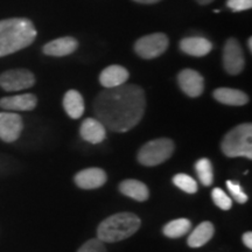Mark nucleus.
Wrapping results in <instances>:
<instances>
[{
    "instance_id": "obj_1",
    "label": "nucleus",
    "mask_w": 252,
    "mask_h": 252,
    "mask_svg": "<svg viewBox=\"0 0 252 252\" xmlns=\"http://www.w3.org/2000/svg\"><path fill=\"white\" fill-rule=\"evenodd\" d=\"M146 109L145 93L135 84H122L100 91L94 102L96 118L105 128L123 133L139 124Z\"/></svg>"
},
{
    "instance_id": "obj_2",
    "label": "nucleus",
    "mask_w": 252,
    "mask_h": 252,
    "mask_svg": "<svg viewBox=\"0 0 252 252\" xmlns=\"http://www.w3.org/2000/svg\"><path fill=\"white\" fill-rule=\"evenodd\" d=\"M35 37L36 30L30 19L0 20V58L26 48L34 42Z\"/></svg>"
},
{
    "instance_id": "obj_3",
    "label": "nucleus",
    "mask_w": 252,
    "mask_h": 252,
    "mask_svg": "<svg viewBox=\"0 0 252 252\" xmlns=\"http://www.w3.org/2000/svg\"><path fill=\"white\" fill-rule=\"evenodd\" d=\"M141 225L139 217L132 213H118L105 219L97 228V238L103 243H116L131 237Z\"/></svg>"
},
{
    "instance_id": "obj_4",
    "label": "nucleus",
    "mask_w": 252,
    "mask_h": 252,
    "mask_svg": "<svg viewBox=\"0 0 252 252\" xmlns=\"http://www.w3.org/2000/svg\"><path fill=\"white\" fill-rule=\"evenodd\" d=\"M222 152L229 158L252 159V125L244 123L229 131L220 144Z\"/></svg>"
},
{
    "instance_id": "obj_5",
    "label": "nucleus",
    "mask_w": 252,
    "mask_h": 252,
    "mask_svg": "<svg viewBox=\"0 0 252 252\" xmlns=\"http://www.w3.org/2000/svg\"><path fill=\"white\" fill-rule=\"evenodd\" d=\"M174 152V143L168 138L151 140L141 147L138 153V161L144 166H158L165 162Z\"/></svg>"
},
{
    "instance_id": "obj_6",
    "label": "nucleus",
    "mask_w": 252,
    "mask_h": 252,
    "mask_svg": "<svg viewBox=\"0 0 252 252\" xmlns=\"http://www.w3.org/2000/svg\"><path fill=\"white\" fill-rule=\"evenodd\" d=\"M169 40L166 34L154 33L140 37L135 42L134 50L141 59L152 60L159 58L168 48Z\"/></svg>"
},
{
    "instance_id": "obj_7",
    "label": "nucleus",
    "mask_w": 252,
    "mask_h": 252,
    "mask_svg": "<svg viewBox=\"0 0 252 252\" xmlns=\"http://www.w3.org/2000/svg\"><path fill=\"white\" fill-rule=\"evenodd\" d=\"M223 65L229 75L241 74L245 67L244 52L235 37L226 40L223 49Z\"/></svg>"
},
{
    "instance_id": "obj_8",
    "label": "nucleus",
    "mask_w": 252,
    "mask_h": 252,
    "mask_svg": "<svg viewBox=\"0 0 252 252\" xmlns=\"http://www.w3.org/2000/svg\"><path fill=\"white\" fill-rule=\"evenodd\" d=\"M35 77L27 69H13L0 75V87L5 91H20L33 87Z\"/></svg>"
},
{
    "instance_id": "obj_9",
    "label": "nucleus",
    "mask_w": 252,
    "mask_h": 252,
    "mask_svg": "<svg viewBox=\"0 0 252 252\" xmlns=\"http://www.w3.org/2000/svg\"><path fill=\"white\" fill-rule=\"evenodd\" d=\"M24 128L23 118L15 112H0V139L13 143L20 137Z\"/></svg>"
},
{
    "instance_id": "obj_10",
    "label": "nucleus",
    "mask_w": 252,
    "mask_h": 252,
    "mask_svg": "<svg viewBox=\"0 0 252 252\" xmlns=\"http://www.w3.org/2000/svg\"><path fill=\"white\" fill-rule=\"evenodd\" d=\"M180 89L189 97L201 96L204 89V81L202 75L194 69H184L178 76Z\"/></svg>"
},
{
    "instance_id": "obj_11",
    "label": "nucleus",
    "mask_w": 252,
    "mask_h": 252,
    "mask_svg": "<svg viewBox=\"0 0 252 252\" xmlns=\"http://www.w3.org/2000/svg\"><path fill=\"white\" fill-rule=\"evenodd\" d=\"M36 104L37 98L33 94H17L0 99V108L6 111H32L35 109Z\"/></svg>"
},
{
    "instance_id": "obj_12",
    "label": "nucleus",
    "mask_w": 252,
    "mask_h": 252,
    "mask_svg": "<svg viewBox=\"0 0 252 252\" xmlns=\"http://www.w3.org/2000/svg\"><path fill=\"white\" fill-rule=\"evenodd\" d=\"M108 180L105 171L102 168H87L78 172L75 182L82 189H96L102 187Z\"/></svg>"
},
{
    "instance_id": "obj_13",
    "label": "nucleus",
    "mask_w": 252,
    "mask_h": 252,
    "mask_svg": "<svg viewBox=\"0 0 252 252\" xmlns=\"http://www.w3.org/2000/svg\"><path fill=\"white\" fill-rule=\"evenodd\" d=\"M78 48V41L72 36H63L55 39L43 46V53L46 55L61 58L70 55Z\"/></svg>"
},
{
    "instance_id": "obj_14",
    "label": "nucleus",
    "mask_w": 252,
    "mask_h": 252,
    "mask_svg": "<svg viewBox=\"0 0 252 252\" xmlns=\"http://www.w3.org/2000/svg\"><path fill=\"white\" fill-rule=\"evenodd\" d=\"M82 139L90 144H99L105 139L106 128L97 118H87L80 127Z\"/></svg>"
},
{
    "instance_id": "obj_15",
    "label": "nucleus",
    "mask_w": 252,
    "mask_h": 252,
    "mask_svg": "<svg viewBox=\"0 0 252 252\" xmlns=\"http://www.w3.org/2000/svg\"><path fill=\"white\" fill-rule=\"evenodd\" d=\"M180 49L187 55L202 58V56H206L212 52L213 45L206 37L191 36L185 37L180 41Z\"/></svg>"
},
{
    "instance_id": "obj_16",
    "label": "nucleus",
    "mask_w": 252,
    "mask_h": 252,
    "mask_svg": "<svg viewBox=\"0 0 252 252\" xmlns=\"http://www.w3.org/2000/svg\"><path fill=\"white\" fill-rule=\"evenodd\" d=\"M128 76L130 74L126 70V68L118 64H112L100 72L99 82L105 89H109V88H116L125 84L128 80Z\"/></svg>"
},
{
    "instance_id": "obj_17",
    "label": "nucleus",
    "mask_w": 252,
    "mask_h": 252,
    "mask_svg": "<svg viewBox=\"0 0 252 252\" xmlns=\"http://www.w3.org/2000/svg\"><path fill=\"white\" fill-rule=\"evenodd\" d=\"M214 98L225 105L242 106L249 102L248 94L243 91L231 88H219L214 91Z\"/></svg>"
},
{
    "instance_id": "obj_18",
    "label": "nucleus",
    "mask_w": 252,
    "mask_h": 252,
    "mask_svg": "<svg viewBox=\"0 0 252 252\" xmlns=\"http://www.w3.org/2000/svg\"><path fill=\"white\" fill-rule=\"evenodd\" d=\"M119 190L125 196L133 198L135 201L144 202L150 196V191L147 186L143 182L134 180V179H127L121 182L119 185Z\"/></svg>"
},
{
    "instance_id": "obj_19",
    "label": "nucleus",
    "mask_w": 252,
    "mask_h": 252,
    "mask_svg": "<svg viewBox=\"0 0 252 252\" xmlns=\"http://www.w3.org/2000/svg\"><path fill=\"white\" fill-rule=\"evenodd\" d=\"M214 232H215V229L212 222L206 220V222L200 223L188 237V245L190 248L203 247L213 238Z\"/></svg>"
},
{
    "instance_id": "obj_20",
    "label": "nucleus",
    "mask_w": 252,
    "mask_h": 252,
    "mask_svg": "<svg viewBox=\"0 0 252 252\" xmlns=\"http://www.w3.org/2000/svg\"><path fill=\"white\" fill-rule=\"evenodd\" d=\"M63 108L70 118H81L84 113V100L82 94L76 90L67 91L63 98Z\"/></svg>"
},
{
    "instance_id": "obj_21",
    "label": "nucleus",
    "mask_w": 252,
    "mask_h": 252,
    "mask_svg": "<svg viewBox=\"0 0 252 252\" xmlns=\"http://www.w3.org/2000/svg\"><path fill=\"white\" fill-rule=\"evenodd\" d=\"M191 228V222L187 219H178L171 220L163 226L162 232L168 238H179L185 236Z\"/></svg>"
},
{
    "instance_id": "obj_22",
    "label": "nucleus",
    "mask_w": 252,
    "mask_h": 252,
    "mask_svg": "<svg viewBox=\"0 0 252 252\" xmlns=\"http://www.w3.org/2000/svg\"><path fill=\"white\" fill-rule=\"evenodd\" d=\"M195 171L197 173L198 179H200L201 184L203 186H212L214 181V174H213V165L210 162L209 159H203L197 160L195 163Z\"/></svg>"
},
{
    "instance_id": "obj_23",
    "label": "nucleus",
    "mask_w": 252,
    "mask_h": 252,
    "mask_svg": "<svg viewBox=\"0 0 252 252\" xmlns=\"http://www.w3.org/2000/svg\"><path fill=\"white\" fill-rule=\"evenodd\" d=\"M173 184H174L176 187L181 190L186 191L188 194H194L197 191V184L196 181L194 180L191 176L187 174H176L174 178H173Z\"/></svg>"
},
{
    "instance_id": "obj_24",
    "label": "nucleus",
    "mask_w": 252,
    "mask_h": 252,
    "mask_svg": "<svg viewBox=\"0 0 252 252\" xmlns=\"http://www.w3.org/2000/svg\"><path fill=\"white\" fill-rule=\"evenodd\" d=\"M212 197L214 202L220 209L222 210H229L232 207V201L228 195L224 193V190L220 188H214L212 191Z\"/></svg>"
},
{
    "instance_id": "obj_25",
    "label": "nucleus",
    "mask_w": 252,
    "mask_h": 252,
    "mask_svg": "<svg viewBox=\"0 0 252 252\" xmlns=\"http://www.w3.org/2000/svg\"><path fill=\"white\" fill-rule=\"evenodd\" d=\"M226 187H228L230 194L232 195V197L237 201L238 203H245L248 201V195L243 191V188L241 187V185L238 182L228 180L226 181Z\"/></svg>"
},
{
    "instance_id": "obj_26",
    "label": "nucleus",
    "mask_w": 252,
    "mask_h": 252,
    "mask_svg": "<svg viewBox=\"0 0 252 252\" xmlns=\"http://www.w3.org/2000/svg\"><path fill=\"white\" fill-rule=\"evenodd\" d=\"M77 252H106L105 245L98 238H93L86 242Z\"/></svg>"
},
{
    "instance_id": "obj_27",
    "label": "nucleus",
    "mask_w": 252,
    "mask_h": 252,
    "mask_svg": "<svg viewBox=\"0 0 252 252\" xmlns=\"http://www.w3.org/2000/svg\"><path fill=\"white\" fill-rule=\"evenodd\" d=\"M226 6L234 12H242L252 7V0H228Z\"/></svg>"
},
{
    "instance_id": "obj_28",
    "label": "nucleus",
    "mask_w": 252,
    "mask_h": 252,
    "mask_svg": "<svg viewBox=\"0 0 252 252\" xmlns=\"http://www.w3.org/2000/svg\"><path fill=\"white\" fill-rule=\"evenodd\" d=\"M243 243L247 248L252 249V232L248 231L243 235Z\"/></svg>"
},
{
    "instance_id": "obj_29",
    "label": "nucleus",
    "mask_w": 252,
    "mask_h": 252,
    "mask_svg": "<svg viewBox=\"0 0 252 252\" xmlns=\"http://www.w3.org/2000/svg\"><path fill=\"white\" fill-rule=\"evenodd\" d=\"M135 2H139V4H156L159 2L160 0H133Z\"/></svg>"
},
{
    "instance_id": "obj_30",
    "label": "nucleus",
    "mask_w": 252,
    "mask_h": 252,
    "mask_svg": "<svg viewBox=\"0 0 252 252\" xmlns=\"http://www.w3.org/2000/svg\"><path fill=\"white\" fill-rule=\"evenodd\" d=\"M196 1L200 5H208V4H210V2H213L214 0H196Z\"/></svg>"
},
{
    "instance_id": "obj_31",
    "label": "nucleus",
    "mask_w": 252,
    "mask_h": 252,
    "mask_svg": "<svg viewBox=\"0 0 252 252\" xmlns=\"http://www.w3.org/2000/svg\"><path fill=\"white\" fill-rule=\"evenodd\" d=\"M248 47H249V50L252 52V37H249L248 39Z\"/></svg>"
}]
</instances>
